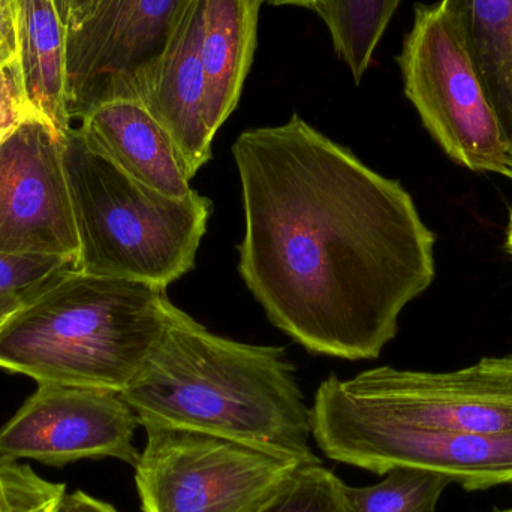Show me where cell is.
Segmentation results:
<instances>
[{
  "instance_id": "1",
  "label": "cell",
  "mask_w": 512,
  "mask_h": 512,
  "mask_svg": "<svg viewBox=\"0 0 512 512\" xmlns=\"http://www.w3.org/2000/svg\"><path fill=\"white\" fill-rule=\"evenodd\" d=\"M239 273L274 327L312 354L373 360L435 280L436 237L411 194L294 114L233 144Z\"/></svg>"
},
{
  "instance_id": "2",
  "label": "cell",
  "mask_w": 512,
  "mask_h": 512,
  "mask_svg": "<svg viewBox=\"0 0 512 512\" xmlns=\"http://www.w3.org/2000/svg\"><path fill=\"white\" fill-rule=\"evenodd\" d=\"M143 427H179L321 465L285 349L212 333L168 301L161 342L120 393Z\"/></svg>"
},
{
  "instance_id": "3",
  "label": "cell",
  "mask_w": 512,
  "mask_h": 512,
  "mask_svg": "<svg viewBox=\"0 0 512 512\" xmlns=\"http://www.w3.org/2000/svg\"><path fill=\"white\" fill-rule=\"evenodd\" d=\"M167 289L69 268L0 327V369L122 393L167 325Z\"/></svg>"
},
{
  "instance_id": "4",
  "label": "cell",
  "mask_w": 512,
  "mask_h": 512,
  "mask_svg": "<svg viewBox=\"0 0 512 512\" xmlns=\"http://www.w3.org/2000/svg\"><path fill=\"white\" fill-rule=\"evenodd\" d=\"M62 152L80 243L75 270L165 289L194 270L212 200L141 185L93 152L78 128L65 135Z\"/></svg>"
},
{
  "instance_id": "5",
  "label": "cell",
  "mask_w": 512,
  "mask_h": 512,
  "mask_svg": "<svg viewBox=\"0 0 512 512\" xmlns=\"http://www.w3.org/2000/svg\"><path fill=\"white\" fill-rule=\"evenodd\" d=\"M325 379L310 408L312 438L334 462L385 475L394 468L435 472L468 492L512 484V433L418 429L358 408Z\"/></svg>"
},
{
  "instance_id": "6",
  "label": "cell",
  "mask_w": 512,
  "mask_h": 512,
  "mask_svg": "<svg viewBox=\"0 0 512 512\" xmlns=\"http://www.w3.org/2000/svg\"><path fill=\"white\" fill-rule=\"evenodd\" d=\"M141 512H258L300 468L289 457L197 430L144 427Z\"/></svg>"
},
{
  "instance_id": "7",
  "label": "cell",
  "mask_w": 512,
  "mask_h": 512,
  "mask_svg": "<svg viewBox=\"0 0 512 512\" xmlns=\"http://www.w3.org/2000/svg\"><path fill=\"white\" fill-rule=\"evenodd\" d=\"M405 95L439 146L475 173L512 180V149L468 53L436 5L415 6L397 57Z\"/></svg>"
},
{
  "instance_id": "8",
  "label": "cell",
  "mask_w": 512,
  "mask_h": 512,
  "mask_svg": "<svg viewBox=\"0 0 512 512\" xmlns=\"http://www.w3.org/2000/svg\"><path fill=\"white\" fill-rule=\"evenodd\" d=\"M194 0H90L66 29L72 120L117 99L137 101Z\"/></svg>"
},
{
  "instance_id": "9",
  "label": "cell",
  "mask_w": 512,
  "mask_h": 512,
  "mask_svg": "<svg viewBox=\"0 0 512 512\" xmlns=\"http://www.w3.org/2000/svg\"><path fill=\"white\" fill-rule=\"evenodd\" d=\"M336 382L358 408L394 423L451 432L512 433V355L483 358L454 372L376 367Z\"/></svg>"
},
{
  "instance_id": "10",
  "label": "cell",
  "mask_w": 512,
  "mask_h": 512,
  "mask_svg": "<svg viewBox=\"0 0 512 512\" xmlns=\"http://www.w3.org/2000/svg\"><path fill=\"white\" fill-rule=\"evenodd\" d=\"M138 426L134 409L116 391L38 384L0 429V456L51 468L84 459H117L135 466Z\"/></svg>"
},
{
  "instance_id": "11",
  "label": "cell",
  "mask_w": 512,
  "mask_h": 512,
  "mask_svg": "<svg viewBox=\"0 0 512 512\" xmlns=\"http://www.w3.org/2000/svg\"><path fill=\"white\" fill-rule=\"evenodd\" d=\"M0 254L77 264L62 138L42 119L29 120L0 143Z\"/></svg>"
},
{
  "instance_id": "12",
  "label": "cell",
  "mask_w": 512,
  "mask_h": 512,
  "mask_svg": "<svg viewBox=\"0 0 512 512\" xmlns=\"http://www.w3.org/2000/svg\"><path fill=\"white\" fill-rule=\"evenodd\" d=\"M201 24L203 0H194L137 98L168 132L191 179L212 159L215 138L207 122Z\"/></svg>"
},
{
  "instance_id": "13",
  "label": "cell",
  "mask_w": 512,
  "mask_h": 512,
  "mask_svg": "<svg viewBox=\"0 0 512 512\" xmlns=\"http://www.w3.org/2000/svg\"><path fill=\"white\" fill-rule=\"evenodd\" d=\"M78 129L93 152L141 185L177 198L194 191L179 150L140 101L105 102Z\"/></svg>"
},
{
  "instance_id": "14",
  "label": "cell",
  "mask_w": 512,
  "mask_h": 512,
  "mask_svg": "<svg viewBox=\"0 0 512 512\" xmlns=\"http://www.w3.org/2000/svg\"><path fill=\"white\" fill-rule=\"evenodd\" d=\"M262 0H203L201 62L207 122L215 137L239 104L254 62Z\"/></svg>"
},
{
  "instance_id": "15",
  "label": "cell",
  "mask_w": 512,
  "mask_h": 512,
  "mask_svg": "<svg viewBox=\"0 0 512 512\" xmlns=\"http://www.w3.org/2000/svg\"><path fill=\"white\" fill-rule=\"evenodd\" d=\"M18 47L27 96L59 138L71 131L66 27L56 0H18Z\"/></svg>"
},
{
  "instance_id": "16",
  "label": "cell",
  "mask_w": 512,
  "mask_h": 512,
  "mask_svg": "<svg viewBox=\"0 0 512 512\" xmlns=\"http://www.w3.org/2000/svg\"><path fill=\"white\" fill-rule=\"evenodd\" d=\"M512 149V0H442Z\"/></svg>"
},
{
  "instance_id": "17",
  "label": "cell",
  "mask_w": 512,
  "mask_h": 512,
  "mask_svg": "<svg viewBox=\"0 0 512 512\" xmlns=\"http://www.w3.org/2000/svg\"><path fill=\"white\" fill-rule=\"evenodd\" d=\"M402 0H315L312 11L330 32L334 51L355 83L369 69L373 54Z\"/></svg>"
},
{
  "instance_id": "18",
  "label": "cell",
  "mask_w": 512,
  "mask_h": 512,
  "mask_svg": "<svg viewBox=\"0 0 512 512\" xmlns=\"http://www.w3.org/2000/svg\"><path fill=\"white\" fill-rule=\"evenodd\" d=\"M451 481L435 472L394 468L375 486L346 487L352 512H436Z\"/></svg>"
},
{
  "instance_id": "19",
  "label": "cell",
  "mask_w": 512,
  "mask_h": 512,
  "mask_svg": "<svg viewBox=\"0 0 512 512\" xmlns=\"http://www.w3.org/2000/svg\"><path fill=\"white\" fill-rule=\"evenodd\" d=\"M346 487L324 466H300L258 512H352Z\"/></svg>"
},
{
  "instance_id": "20",
  "label": "cell",
  "mask_w": 512,
  "mask_h": 512,
  "mask_svg": "<svg viewBox=\"0 0 512 512\" xmlns=\"http://www.w3.org/2000/svg\"><path fill=\"white\" fill-rule=\"evenodd\" d=\"M69 268L68 259L0 254V312H17Z\"/></svg>"
},
{
  "instance_id": "21",
  "label": "cell",
  "mask_w": 512,
  "mask_h": 512,
  "mask_svg": "<svg viewBox=\"0 0 512 512\" xmlns=\"http://www.w3.org/2000/svg\"><path fill=\"white\" fill-rule=\"evenodd\" d=\"M65 493V484L51 483L30 466L0 456V512H59Z\"/></svg>"
},
{
  "instance_id": "22",
  "label": "cell",
  "mask_w": 512,
  "mask_h": 512,
  "mask_svg": "<svg viewBox=\"0 0 512 512\" xmlns=\"http://www.w3.org/2000/svg\"><path fill=\"white\" fill-rule=\"evenodd\" d=\"M33 119L41 116L27 96L20 60L0 63V143Z\"/></svg>"
},
{
  "instance_id": "23",
  "label": "cell",
  "mask_w": 512,
  "mask_h": 512,
  "mask_svg": "<svg viewBox=\"0 0 512 512\" xmlns=\"http://www.w3.org/2000/svg\"><path fill=\"white\" fill-rule=\"evenodd\" d=\"M18 0H0V63L20 60Z\"/></svg>"
},
{
  "instance_id": "24",
  "label": "cell",
  "mask_w": 512,
  "mask_h": 512,
  "mask_svg": "<svg viewBox=\"0 0 512 512\" xmlns=\"http://www.w3.org/2000/svg\"><path fill=\"white\" fill-rule=\"evenodd\" d=\"M59 512H119L113 505L87 495L83 490L65 493L60 502Z\"/></svg>"
},
{
  "instance_id": "25",
  "label": "cell",
  "mask_w": 512,
  "mask_h": 512,
  "mask_svg": "<svg viewBox=\"0 0 512 512\" xmlns=\"http://www.w3.org/2000/svg\"><path fill=\"white\" fill-rule=\"evenodd\" d=\"M90 0H56L60 17L66 29L83 14L84 9L89 5Z\"/></svg>"
},
{
  "instance_id": "26",
  "label": "cell",
  "mask_w": 512,
  "mask_h": 512,
  "mask_svg": "<svg viewBox=\"0 0 512 512\" xmlns=\"http://www.w3.org/2000/svg\"><path fill=\"white\" fill-rule=\"evenodd\" d=\"M262 3H271V5L301 6V8L312 9L315 0H262Z\"/></svg>"
},
{
  "instance_id": "27",
  "label": "cell",
  "mask_w": 512,
  "mask_h": 512,
  "mask_svg": "<svg viewBox=\"0 0 512 512\" xmlns=\"http://www.w3.org/2000/svg\"><path fill=\"white\" fill-rule=\"evenodd\" d=\"M507 251L512 255V212L510 216V224L507 230Z\"/></svg>"
},
{
  "instance_id": "28",
  "label": "cell",
  "mask_w": 512,
  "mask_h": 512,
  "mask_svg": "<svg viewBox=\"0 0 512 512\" xmlns=\"http://www.w3.org/2000/svg\"><path fill=\"white\" fill-rule=\"evenodd\" d=\"M11 315L12 313L0 312V327L5 324L6 319H8Z\"/></svg>"
},
{
  "instance_id": "29",
  "label": "cell",
  "mask_w": 512,
  "mask_h": 512,
  "mask_svg": "<svg viewBox=\"0 0 512 512\" xmlns=\"http://www.w3.org/2000/svg\"><path fill=\"white\" fill-rule=\"evenodd\" d=\"M498 512H512V508H510V510L498 511Z\"/></svg>"
}]
</instances>
